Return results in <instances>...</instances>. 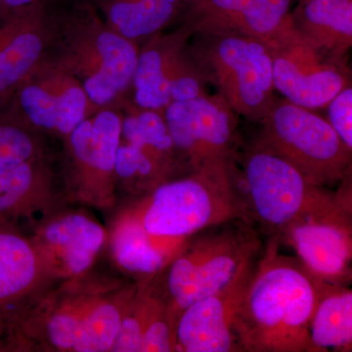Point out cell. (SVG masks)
Instances as JSON below:
<instances>
[{"mask_svg": "<svg viewBox=\"0 0 352 352\" xmlns=\"http://www.w3.org/2000/svg\"><path fill=\"white\" fill-rule=\"evenodd\" d=\"M320 282L300 259L279 256L275 238L261 252L236 316L240 351L316 352L310 324Z\"/></svg>", "mask_w": 352, "mask_h": 352, "instance_id": "6da1fadb", "label": "cell"}, {"mask_svg": "<svg viewBox=\"0 0 352 352\" xmlns=\"http://www.w3.org/2000/svg\"><path fill=\"white\" fill-rule=\"evenodd\" d=\"M229 161L206 164L138 199L134 206L146 230L162 237L187 238L230 220L252 223Z\"/></svg>", "mask_w": 352, "mask_h": 352, "instance_id": "7a4b0ae2", "label": "cell"}, {"mask_svg": "<svg viewBox=\"0 0 352 352\" xmlns=\"http://www.w3.org/2000/svg\"><path fill=\"white\" fill-rule=\"evenodd\" d=\"M261 249L254 224L241 219L187 237L173 261L154 278L176 325L187 307L223 288Z\"/></svg>", "mask_w": 352, "mask_h": 352, "instance_id": "3957f363", "label": "cell"}, {"mask_svg": "<svg viewBox=\"0 0 352 352\" xmlns=\"http://www.w3.org/2000/svg\"><path fill=\"white\" fill-rule=\"evenodd\" d=\"M243 175L232 170L252 223L281 232L289 224L307 217L351 220L347 195L311 184L281 157L254 147L245 157Z\"/></svg>", "mask_w": 352, "mask_h": 352, "instance_id": "277c9868", "label": "cell"}, {"mask_svg": "<svg viewBox=\"0 0 352 352\" xmlns=\"http://www.w3.org/2000/svg\"><path fill=\"white\" fill-rule=\"evenodd\" d=\"M261 122L263 129L254 147L288 162L308 182L324 187L346 176L351 149L327 120L308 109L283 104L274 105Z\"/></svg>", "mask_w": 352, "mask_h": 352, "instance_id": "5b68a950", "label": "cell"}, {"mask_svg": "<svg viewBox=\"0 0 352 352\" xmlns=\"http://www.w3.org/2000/svg\"><path fill=\"white\" fill-rule=\"evenodd\" d=\"M212 38L208 63L223 100L235 112L261 122L275 105L273 60L267 46L245 36Z\"/></svg>", "mask_w": 352, "mask_h": 352, "instance_id": "8992f818", "label": "cell"}, {"mask_svg": "<svg viewBox=\"0 0 352 352\" xmlns=\"http://www.w3.org/2000/svg\"><path fill=\"white\" fill-rule=\"evenodd\" d=\"M122 138V120L103 111L83 120L68 135L69 200L98 208L115 205L116 157Z\"/></svg>", "mask_w": 352, "mask_h": 352, "instance_id": "52a82bcc", "label": "cell"}, {"mask_svg": "<svg viewBox=\"0 0 352 352\" xmlns=\"http://www.w3.org/2000/svg\"><path fill=\"white\" fill-rule=\"evenodd\" d=\"M82 32L60 69L80 82L91 103L106 105L133 80L139 54L131 41L97 22Z\"/></svg>", "mask_w": 352, "mask_h": 352, "instance_id": "ba28073f", "label": "cell"}, {"mask_svg": "<svg viewBox=\"0 0 352 352\" xmlns=\"http://www.w3.org/2000/svg\"><path fill=\"white\" fill-rule=\"evenodd\" d=\"M264 43L273 60L274 87L294 105L322 107L346 87V78L340 71L323 63L320 52L295 29L282 25Z\"/></svg>", "mask_w": 352, "mask_h": 352, "instance_id": "9c48e42d", "label": "cell"}, {"mask_svg": "<svg viewBox=\"0 0 352 352\" xmlns=\"http://www.w3.org/2000/svg\"><path fill=\"white\" fill-rule=\"evenodd\" d=\"M261 252L263 249L248 258L223 288L182 312L176 325L175 351H240L235 333L236 316Z\"/></svg>", "mask_w": 352, "mask_h": 352, "instance_id": "30bf717a", "label": "cell"}, {"mask_svg": "<svg viewBox=\"0 0 352 352\" xmlns=\"http://www.w3.org/2000/svg\"><path fill=\"white\" fill-rule=\"evenodd\" d=\"M166 111V124L176 153L190 170L232 157L234 124L223 99L200 96L173 102Z\"/></svg>", "mask_w": 352, "mask_h": 352, "instance_id": "8fae6325", "label": "cell"}, {"mask_svg": "<svg viewBox=\"0 0 352 352\" xmlns=\"http://www.w3.org/2000/svg\"><path fill=\"white\" fill-rule=\"evenodd\" d=\"M30 240L48 276L68 280L87 274L108 232L85 212L62 210L34 226Z\"/></svg>", "mask_w": 352, "mask_h": 352, "instance_id": "7c38bea8", "label": "cell"}, {"mask_svg": "<svg viewBox=\"0 0 352 352\" xmlns=\"http://www.w3.org/2000/svg\"><path fill=\"white\" fill-rule=\"evenodd\" d=\"M183 44L182 36L162 38L139 55L133 82L140 107L157 110L204 96L201 76L185 55Z\"/></svg>", "mask_w": 352, "mask_h": 352, "instance_id": "4fadbf2b", "label": "cell"}, {"mask_svg": "<svg viewBox=\"0 0 352 352\" xmlns=\"http://www.w3.org/2000/svg\"><path fill=\"white\" fill-rule=\"evenodd\" d=\"M279 235L317 279L344 286L351 281V220L307 217L289 224Z\"/></svg>", "mask_w": 352, "mask_h": 352, "instance_id": "5bb4252c", "label": "cell"}, {"mask_svg": "<svg viewBox=\"0 0 352 352\" xmlns=\"http://www.w3.org/2000/svg\"><path fill=\"white\" fill-rule=\"evenodd\" d=\"M68 200L41 157L0 168V224L36 226L64 210Z\"/></svg>", "mask_w": 352, "mask_h": 352, "instance_id": "9a60e30c", "label": "cell"}, {"mask_svg": "<svg viewBox=\"0 0 352 352\" xmlns=\"http://www.w3.org/2000/svg\"><path fill=\"white\" fill-rule=\"evenodd\" d=\"M34 126L68 136L87 119L90 100L76 78L60 69L38 80H25L14 92Z\"/></svg>", "mask_w": 352, "mask_h": 352, "instance_id": "2e32d148", "label": "cell"}, {"mask_svg": "<svg viewBox=\"0 0 352 352\" xmlns=\"http://www.w3.org/2000/svg\"><path fill=\"white\" fill-rule=\"evenodd\" d=\"M185 240L148 232L134 204L118 214L108 233L113 261L138 284L149 283L159 275L182 249Z\"/></svg>", "mask_w": 352, "mask_h": 352, "instance_id": "e0dca14e", "label": "cell"}, {"mask_svg": "<svg viewBox=\"0 0 352 352\" xmlns=\"http://www.w3.org/2000/svg\"><path fill=\"white\" fill-rule=\"evenodd\" d=\"M48 278L30 238L19 227L0 224V330L6 337L25 302Z\"/></svg>", "mask_w": 352, "mask_h": 352, "instance_id": "ac0fdd59", "label": "cell"}, {"mask_svg": "<svg viewBox=\"0 0 352 352\" xmlns=\"http://www.w3.org/2000/svg\"><path fill=\"white\" fill-rule=\"evenodd\" d=\"M34 6L0 19V103L4 104L31 76L44 50Z\"/></svg>", "mask_w": 352, "mask_h": 352, "instance_id": "d6986e66", "label": "cell"}, {"mask_svg": "<svg viewBox=\"0 0 352 352\" xmlns=\"http://www.w3.org/2000/svg\"><path fill=\"white\" fill-rule=\"evenodd\" d=\"M291 0H210L214 12L198 25L212 38L245 36L264 41L283 25Z\"/></svg>", "mask_w": 352, "mask_h": 352, "instance_id": "ffe728a7", "label": "cell"}, {"mask_svg": "<svg viewBox=\"0 0 352 352\" xmlns=\"http://www.w3.org/2000/svg\"><path fill=\"white\" fill-rule=\"evenodd\" d=\"M296 32L318 52L339 58L351 46V0H311Z\"/></svg>", "mask_w": 352, "mask_h": 352, "instance_id": "44dd1931", "label": "cell"}, {"mask_svg": "<svg viewBox=\"0 0 352 352\" xmlns=\"http://www.w3.org/2000/svg\"><path fill=\"white\" fill-rule=\"evenodd\" d=\"M310 340L316 352L328 351V349L351 351V289L321 280L318 302L310 324Z\"/></svg>", "mask_w": 352, "mask_h": 352, "instance_id": "7402d4cb", "label": "cell"}, {"mask_svg": "<svg viewBox=\"0 0 352 352\" xmlns=\"http://www.w3.org/2000/svg\"><path fill=\"white\" fill-rule=\"evenodd\" d=\"M179 0H104L109 28L129 41L149 36L171 19Z\"/></svg>", "mask_w": 352, "mask_h": 352, "instance_id": "603a6c76", "label": "cell"}, {"mask_svg": "<svg viewBox=\"0 0 352 352\" xmlns=\"http://www.w3.org/2000/svg\"><path fill=\"white\" fill-rule=\"evenodd\" d=\"M164 302L154 278L149 283L138 284V289L127 303L111 351L140 352L146 329Z\"/></svg>", "mask_w": 352, "mask_h": 352, "instance_id": "cb8c5ba5", "label": "cell"}, {"mask_svg": "<svg viewBox=\"0 0 352 352\" xmlns=\"http://www.w3.org/2000/svg\"><path fill=\"white\" fill-rule=\"evenodd\" d=\"M41 157L38 141L20 118L0 103V168Z\"/></svg>", "mask_w": 352, "mask_h": 352, "instance_id": "d4e9b609", "label": "cell"}, {"mask_svg": "<svg viewBox=\"0 0 352 352\" xmlns=\"http://www.w3.org/2000/svg\"><path fill=\"white\" fill-rule=\"evenodd\" d=\"M122 135L131 144H149L163 151L176 153L166 120L153 110L126 118L122 122Z\"/></svg>", "mask_w": 352, "mask_h": 352, "instance_id": "484cf974", "label": "cell"}, {"mask_svg": "<svg viewBox=\"0 0 352 352\" xmlns=\"http://www.w3.org/2000/svg\"><path fill=\"white\" fill-rule=\"evenodd\" d=\"M176 322L164 300L146 329L140 352L175 351Z\"/></svg>", "mask_w": 352, "mask_h": 352, "instance_id": "4316f807", "label": "cell"}, {"mask_svg": "<svg viewBox=\"0 0 352 352\" xmlns=\"http://www.w3.org/2000/svg\"><path fill=\"white\" fill-rule=\"evenodd\" d=\"M329 124L337 132L349 148L352 149V89L344 87L330 101Z\"/></svg>", "mask_w": 352, "mask_h": 352, "instance_id": "83f0119b", "label": "cell"}, {"mask_svg": "<svg viewBox=\"0 0 352 352\" xmlns=\"http://www.w3.org/2000/svg\"><path fill=\"white\" fill-rule=\"evenodd\" d=\"M38 0H0V19L9 14L34 6Z\"/></svg>", "mask_w": 352, "mask_h": 352, "instance_id": "f1b7e54d", "label": "cell"}, {"mask_svg": "<svg viewBox=\"0 0 352 352\" xmlns=\"http://www.w3.org/2000/svg\"><path fill=\"white\" fill-rule=\"evenodd\" d=\"M6 346H4L3 339H2L1 333H0V351H4Z\"/></svg>", "mask_w": 352, "mask_h": 352, "instance_id": "f546056e", "label": "cell"}]
</instances>
